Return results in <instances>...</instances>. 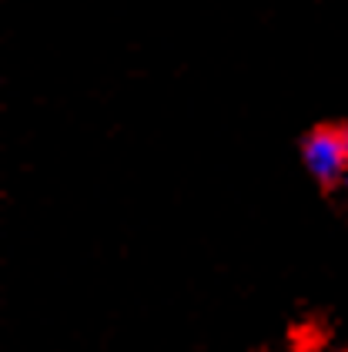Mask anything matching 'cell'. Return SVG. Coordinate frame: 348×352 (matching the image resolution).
I'll return each instance as SVG.
<instances>
[{
    "mask_svg": "<svg viewBox=\"0 0 348 352\" xmlns=\"http://www.w3.org/2000/svg\"><path fill=\"white\" fill-rule=\"evenodd\" d=\"M301 162L308 175L332 188L348 175V128H315L301 144Z\"/></svg>",
    "mask_w": 348,
    "mask_h": 352,
    "instance_id": "6da1fadb",
    "label": "cell"
},
{
    "mask_svg": "<svg viewBox=\"0 0 348 352\" xmlns=\"http://www.w3.org/2000/svg\"><path fill=\"white\" fill-rule=\"evenodd\" d=\"M345 188H348V175H345Z\"/></svg>",
    "mask_w": 348,
    "mask_h": 352,
    "instance_id": "7a4b0ae2",
    "label": "cell"
}]
</instances>
